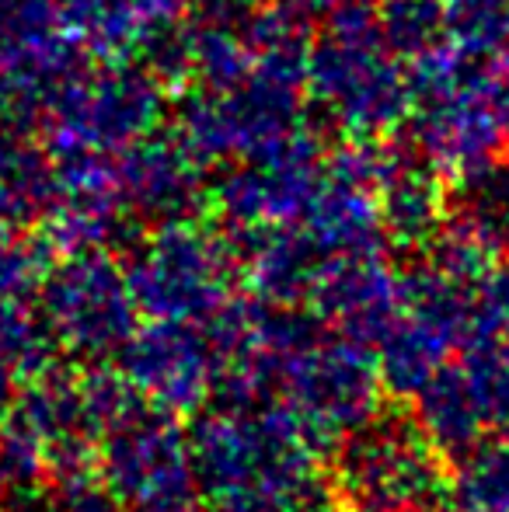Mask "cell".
<instances>
[{"instance_id": "obj_2", "label": "cell", "mask_w": 509, "mask_h": 512, "mask_svg": "<svg viewBox=\"0 0 509 512\" xmlns=\"http://www.w3.org/2000/svg\"><path fill=\"white\" fill-rule=\"evenodd\" d=\"M433 439L401 411L370 415L342 436L335 492L353 512H429L443 495Z\"/></svg>"}, {"instance_id": "obj_13", "label": "cell", "mask_w": 509, "mask_h": 512, "mask_svg": "<svg viewBox=\"0 0 509 512\" xmlns=\"http://www.w3.org/2000/svg\"><path fill=\"white\" fill-rule=\"evenodd\" d=\"M457 237L482 255L509 262V161H478L464 168L454 196Z\"/></svg>"}, {"instance_id": "obj_11", "label": "cell", "mask_w": 509, "mask_h": 512, "mask_svg": "<svg viewBox=\"0 0 509 512\" xmlns=\"http://www.w3.org/2000/svg\"><path fill=\"white\" fill-rule=\"evenodd\" d=\"M182 11L185 0H63L60 21L84 46L126 53L157 39V32Z\"/></svg>"}, {"instance_id": "obj_7", "label": "cell", "mask_w": 509, "mask_h": 512, "mask_svg": "<svg viewBox=\"0 0 509 512\" xmlns=\"http://www.w3.org/2000/svg\"><path fill=\"white\" fill-rule=\"evenodd\" d=\"M384 49L381 18L342 7L332 21V39L314 56L311 77L321 91V102L335 108L349 129H381L384 122L401 115L408 84L394 74V63Z\"/></svg>"}, {"instance_id": "obj_18", "label": "cell", "mask_w": 509, "mask_h": 512, "mask_svg": "<svg viewBox=\"0 0 509 512\" xmlns=\"http://www.w3.org/2000/svg\"><path fill=\"white\" fill-rule=\"evenodd\" d=\"M11 512H42V509H32V506H21V509H11Z\"/></svg>"}, {"instance_id": "obj_6", "label": "cell", "mask_w": 509, "mask_h": 512, "mask_svg": "<svg viewBox=\"0 0 509 512\" xmlns=\"http://www.w3.org/2000/svg\"><path fill=\"white\" fill-rule=\"evenodd\" d=\"M381 370L353 338H314L283 359L276 394L314 439L346 436L377 411Z\"/></svg>"}, {"instance_id": "obj_10", "label": "cell", "mask_w": 509, "mask_h": 512, "mask_svg": "<svg viewBox=\"0 0 509 512\" xmlns=\"http://www.w3.org/2000/svg\"><path fill=\"white\" fill-rule=\"evenodd\" d=\"M318 196V161L307 143L276 140L224 185V206L248 227H279Z\"/></svg>"}, {"instance_id": "obj_12", "label": "cell", "mask_w": 509, "mask_h": 512, "mask_svg": "<svg viewBox=\"0 0 509 512\" xmlns=\"http://www.w3.org/2000/svg\"><path fill=\"white\" fill-rule=\"evenodd\" d=\"M126 164L119 171V196L140 216H175L196 196V164L189 150L168 147V143H136L126 150Z\"/></svg>"}, {"instance_id": "obj_14", "label": "cell", "mask_w": 509, "mask_h": 512, "mask_svg": "<svg viewBox=\"0 0 509 512\" xmlns=\"http://www.w3.org/2000/svg\"><path fill=\"white\" fill-rule=\"evenodd\" d=\"M46 457L18 429L0 425V512L28 506L46 478Z\"/></svg>"}, {"instance_id": "obj_9", "label": "cell", "mask_w": 509, "mask_h": 512, "mask_svg": "<svg viewBox=\"0 0 509 512\" xmlns=\"http://www.w3.org/2000/svg\"><path fill=\"white\" fill-rule=\"evenodd\" d=\"M157 95L143 74L112 70L95 81L70 84L67 95L56 98L53 133L60 143L84 154L133 140L154 122Z\"/></svg>"}, {"instance_id": "obj_5", "label": "cell", "mask_w": 509, "mask_h": 512, "mask_svg": "<svg viewBox=\"0 0 509 512\" xmlns=\"http://www.w3.org/2000/svg\"><path fill=\"white\" fill-rule=\"evenodd\" d=\"M98 474L129 512H189L196 471L175 415L143 405L102 436Z\"/></svg>"}, {"instance_id": "obj_17", "label": "cell", "mask_w": 509, "mask_h": 512, "mask_svg": "<svg viewBox=\"0 0 509 512\" xmlns=\"http://www.w3.org/2000/svg\"><path fill=\"white\" fill-rule=\"evenodd\" d=\"M279 4L286 7V11H293V14H318V11H328V7H335L339 0H279Z\"/></svg>"}, {"instance_id": "obj_3", "label": "cell", "mask_w": 509, "mask_h": 512, "mask_svg": "<svg viewBox=\"0 0 509 512\" xmlns=\"http://www.w3.org/2000/svg\"><path fill=\"white\" fill-rule=\"evenodd\" d=\"M42 321L77 359L123 352L136 331V300L126 269L95 251H74L42 276Z\"/></svg>"}, {"instance_id": "obj_16", "label": "cell", "mask_w": 509, "mask_h": 512, "mask_svg": "<svg viewBox=\"0 0 509 512\" xmlns=\"http://www.w3.org/2000/svg\"><path fill=\"white\" fill-rule=\"evenodd\" d=\"M56 481H60L56 512H129L95 467L60 474Z\"/></svg>"}, {"instance_id": "obj_4", "label": "cell", "mask_w": 509, "mask_h": 512, "mask_svg": "<svg viewBox=\"0 0 509 512\" xmlns=\"http://www.w3.org/2000/svg\"><path fill=\"white\" fill-rule=\"evenodd\" d=\"M126 279L136 307L147 314L210 321L231 293V251L206 230L171 220L136 251Z\"/></svg>"}, {"instance_id": "obj_15", "label": "cell", "mask_w": 509, "mask_h": 512, "mask_svg": "<svg viewBox=\"0 0 509 512\" xmlns=\"http://www.w3.org/2000/svg\"><path fill=\"white\" fill-rule=\"evenodd\" d=\"M381 28L387 46L422 49L440 28V4L436 0H391L381 14Z\"/></svg>"}, {"instance_id": "obj_8", "label": "cell", "mask_w": 509, "mask_h": 512, "mask_svg": "<svg viewBox=\"0 0 509 512\" xmlns=\"http://www.w3.org/2000/svg\"><path fill=\"white\" fill-rule=\"evenodd\" d=\"M123 373L150 408L189 415L213 398V338L192 321L157 317L123 345Z\"/></svg>"}, {"instance_id": "obj_1", "label": "cell", "mask_w": 509, "mask_h": 512, "mask_svg": "<svg viewBox=\"0 0 509 512\" xmlns=\"http://www.w3.org/2000/svg\"><path fill=\"white\" fill-rule=\"evenodd\" d=\"M196 488L213 512H318V439L286 405L220 408L192 432Z\"/></svg>"}]
</instances>
